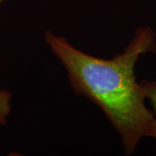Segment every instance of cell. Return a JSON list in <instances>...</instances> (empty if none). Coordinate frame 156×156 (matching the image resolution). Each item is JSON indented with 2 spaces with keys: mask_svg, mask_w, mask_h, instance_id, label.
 <instances>
[{
  "mask_svg": "<svg viewBox=\"0 0 156 156\" xmlns=\"http://www.w3.org/2000/svg\"><path fill=\"white\" fill-rule=\"evenodd\" d=\"M2 1H4V0H0V3H1V2H2Z\"/></svg>",
  "mask_w": 156,
  "mask_h": 156,
  "instance_id": "4",
  "label": "cell"
},
{
  "mask_svg": "<svg viewBox=\"0 0 156 156\" xmlns=\"http://www.w3.org/2000/svg\"><path fill=\"white\" fill-rule=\"evenodd\" d=\"M44 38L65 68L75 93L100 108L121 135L125 154H132L147 136L154 119L134 76L140 56L156 53V33L153 29H137L124 52L112 59L86 54L51 30L45 32Z\"/></svg>",
  "mask_w": 156,
  "mask_h": 156,
  "instance_id": "1",
  "label": "cell"
},
{
  "mask_svg": "<svg viewBox=\"0 0 156 156\" xmlns=\"http://www.w3.org/2000/svg\"><path fill=\"white\" fill-rule=\"evenodd\" d=\"M11 94L5 89H0V125H5L6 118L11 113Z\"/></svg>",
  "mask_w": 156,
  "mask_h": 156,
  "instance_id": "3",
  "label": "cell"
},
{
  "mask_svg": "<svg viewBox=\"0 0 156 156\" xmlns=\"http://www.w3.org/2000/svg\"><path fill=\"white\" fill-rule=\"evenodd\" d=\"M142 93L145 99H148L153 107L154 119L151 122L147 136L152 137L156 140V81H147L143 80L140 83Z\"/></svg>",
  "mask_w": 156,
  "mask_h": 156,
  "instance_id": "2",
  "label": "cell"
}]
</instances>
